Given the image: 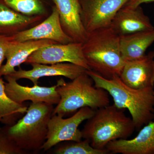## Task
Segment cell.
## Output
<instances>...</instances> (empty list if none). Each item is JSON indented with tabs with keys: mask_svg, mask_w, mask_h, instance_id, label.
Segmentation results:
<instances>
[{
	"mask_svg": "<svg viewBox=\"0 0 154 154\" xmlns=\"http://www.w3.org/2000/svg\"><path fill=\"white\" fill-rule=\"evenodd\" d=\"M86 72L95 85L107 91L119 109H128L139 130L154 119V88L136 89L127 85L119 76L106 79L92 70Z\"/></svg>",
	"mask_w": 154,
	"mask_h": 154,
	"instance_id": "6da1fadb",
	"label": "cell"
},
{
	"mask_svg": "<svg viewBox=\"0 0 154 154\" xmlns=\"http://www.w3.org/2000/svg\"><path fill=\"white\" fill-rule=\"evenodd\" d=\"M82 44L91 70L107 79L120 76L125 62L120 51V36L111 27L88 33Z\"/></svg>",
	"mask_w": 154,
	"mask_h": 154,
	"instance_id": "7a4b0ae2",
	"label": "cell"
},
{
	"mask_svg": "<svg viewBox=\"0 0 154 154\" xmlns=\"http://www.w3.org/2000/svg\"><path fill=\"white\" fill-rule=\"evenodd\" d=\"M125 110L113 104L95 110L82 131L83 138L98 149H106L112 141L128 139L136 128L132 119L125 115Z\"/></svg>",
	"mask_w": 154,
	"mask_h": 154,
	"instance_id": "3957f363",
	"label": "cell"
},
{
	"mask_svg": "<svg viewBox=\"0 0 154 154\" xmlns=\"http://www.w3.org/2000/svg\"><path fill=\"white\" fill-rule=\"evenodd\" d=\"M61 79L60 85L57 88L60 100L54 109L52 115L64 117L82 107L96 110L110 105L109 94L104 89L96 87L86 71L69 82Z\"/></svg>",
	"mask_w": 154,
	"mask_h": 154,
	"instance_id": "277c9868",
	"label": "cell"
},
{
	"mask_svg": "<svg viewBox=\"0 0 154 154\" xmlns=\"http://www.w3.org/2000/svg\"><path fill=\"white\" fill-rule=\"evenodd\" d=\"M53 105L32 102L24 116L14 125H6L10 137L25 151L37 152L46 140Z\"/></svg>",
	"mask_w": 154,
	"mask_h": 154,
	"instance_id": "5b68a950",
	"label": "cell"
},
{
	"mask_svg": "<svg viewBox=\"0 0 154 154\" xmlns=\"http://www.w3.org/2000/svg\"><path fill=\"white\" fill-rule=\"evenodd\" d=\"M95 111L86 107L81 108L68 118L64 119L60 115H52L48 122L46 140L41 149L47 151L63 142L82 140V132L79 129V126L83 122L93 116Z\"/></svg>",
	"mask_w": 154,
	"mask_h": 154,
	"instance_id": "8992f818",
	"label": "cell"
},
{
	"mask_svg": "<svg viewBox=\"0 0 154 154\" xmlns=\"http://www.w3.org/2000/svg\"><path fill=\"white\" fill-rule=\"evenodd\" d=\"M56 44L35 51L25 63L44 64L70 63L91 70L84 54L82 43L73 42L67 44Z\"/></svg>",
	"mask_w": 154,
	"mask_h": 154,
	"instance_id": "52a82bcc",
	"label": "cell"
},
{
	"mask_svg": "<svg viewBox=\"0 0 154 154\" xmlns=\"http://www.w3.org/2000/svg\"><path fill=\"white\" fill-rule=\"evenodd\" d=\"M128 0H80L81 19L88 33L110 27L116 14Z\"/></svg>",
	"mask_w": 154,
	"mask_h": 154,
	"instance_id": "ba28073f",
	"label": "cell"
},
{
	"mask_svg": "<svg viewBox=\"0 0 154 154\" xmlns=\"http://www.w3.org/2000/svg\"><path fill=\"white\" fill-rule=\"evenodd\" d=\"M5 76L7 81L5 83L6 94L11 100L18 104H23L25 101H30L33 103L44 102L54 105H57L60 100L57 88L60 85L61 79L58 80L56 85L51 87H41L36 85L29 87L19 85L17 80L10 75Z\"/></svg>",
	"mask_w": 154,
	"mask_h": 154,
	"instance_id": "9c48e42d",
	"label": "cell"
},
{
	"mask_svg": "<svg viewBox=\"0 0 154 154\" xmlns=\"http://www.w3.org/2000/svg\"><path fill=\"white\" fill-rule=\"evenodd\" d=\"M41 39H49L60 44L74 42L63 29L59 14L56 7L44 22L31 29L17 33L12 38L13 41L19 42Z\"/></svg>",
	"mask_w": 154,
	"mask_h": 154,
	"instance_id": "30bf717a",
	"label": "cell"
},
{
	"mask_svg": "<svg viewBox=\"0 0 154 154\" xmlns=\"http://www.w3.org/2000/svg\"><path fill=\"white\" fill-rule=\"evenodd\" d=\"M149 54L136 60L126 62L119 77L131 88H154V60Z\"/></svg>",
	"mask_w": 154,
	"mask_h": 154,
	"instance_id": "8fae6325",
	"label": "cell"
},
{
	"mask_svg": "<svg viewBox=\"0 0 154 154\" xmlns=\"http://www.w3.org/2000/svg\"><path fill=\"white\" fill-rule=\"evenodd\" d=\"M32 69L25 70L19 68V70L9 75L15 79H28L34 84L38 85L40 78L45 77L63 76L70 80H73L87 70L85 69L72 63H57L50 64L32 63L30 64Z\"/></svg>",
	"mask_w": 154,
	"mask_h": 154,
	"instance_id": "7c38bea8",
	"label": "cell"
},
{
	"mask_svg": "<svg viewBox=\"0 0 154 154\" xmlns=\"http://www.w3.org/2000/svg\"><path fill=\"white\" fill-rule=\"evenodd\" d=\"M105 149L112 154H154V121L145 125L134 138L112 141Z\"/></svg>",
	"mask_w": 154,
	"mask_h": 154,
	"instance_id": "4fadbf2b",
	"label": "cell"
},
{
	"mask_svg": "<svg viewBox=\"0 0 154 154\" xmlns=\"http://www.w3.org/2000/svg\"><path fill=\"white\" fill-rule=\"evenodd\" d=\"M64 30L75 42L83 43L88 33L81 19L80 0H53Z\"/></svg>",
	"mask_w": 154,
	"mask_h": 154,
	"instance_id": "5bb4252c",
	"label": "cell"
},
{
	"mask_svg": "<svg viewBox=\"0 0 154 154\" xmlns=\"http://www.w3.org/2000/svg\"><path fill=\"white\" fill-rule=\"evenodd\" d=\"M110 27L119 36L154 29L140 6L135 8L122 7L116 14Z\"/></svg>",
	"mask_w": 154,
	"mask_h": 154,
	"instance_id": "9a60e30c",
	"label": "cell"
},
{
	"mask_svg": "<svg viewBox=\"0 0 154 154\" xmlns=\"http://www.w3.org/2000/svg\"><path fill=\"white\" fill-rule=\"evenodd\" d=\"M57 42L49 39L16 42L11 40L6 50L7 62L0 69V77L7 75L16 71L15 68L25 63L27 58L35 51Z\"/></svg>",
	"mask_w": 154,
	"mask_h": 154,
	"instance_id": "2e32d148",
	"label": "cell"
},
{
	"mask_svg": "<svg viewBox=\"0 0 154 154\" xmlns=\"http://www.w3.org/2000/svg\"><path fill=\"white\" fill-rule=\"evenodd\" d=\"M154 42V29L120 36L122 56L125 62L143 57Z\"/></svg>",
	"mask_w": 154,
	"mask_h": 154,
	"instance_id": "e0dca14e",
	"label": "cell"
},
{
	"mask_svg": "<svg viewBox=\"0 0 154 154\" xmlns=\"http://www.w3.org/2000/svg\"><path fill=\"white\" fill-rule=\"evenodd\" d=\"M5 82L0 79V116L1 122L11 126L17 122L20 116L25 114L28 107L14 102L8 96L5 90Z\"/></svg>",
	"mask_w": 154,
	"mask_h": 154,
	"instance_id": "ac0fdd59",
	"label": "cell"
},
{
	"mask_svg": "<svg viewBox=\"0 0 154 154\" xmlns=\"http://www.w3.org/2000/svg\"><path fill=\"white\" fill-rule=\"evenodd\" d=\"M68 142L57 147L54 153L56 154H107L109 153L106 149H98L91 145L88 140L80 141H67Z\"/></svg>",
	"mask_w": 154,
	"mask_h": 154,
	"instance_id": "d6986e66",
	"label": "cell"
},
{
	"mask_svg": "<svg viewBox=\"0 0 154 154\" xmlns=\"http://www.w3.org/2000/svg\"><path fill=\"white\" fill-rule=\"evenodd\" d=\"M9 7L25 15L40 14L44 11L38 0H5Z\"/></svg>",
	"mask_w": 154,
	"mask_h": 154,
	"instance_id": "ffe728a7",
	"label": "cell"
},
{
	"mask_svg": "<svg viewBox=\"0 0 154 154\" xmlns=\"http://www.w3.org/2000/svg\"><path fill=\"white\" fill-rule=\"evenodd\" d=\"M31 21L30 18L21 15L0 4V26H11L25 24Z\"/></svg>",
	"mask_w": 154,
	"mask_h": 154,
	"instance_id": "44dd1931",
	"label": "cell"
},
{
	"mask_svg": "<svg viewBox=\"0 0 154 154\" xmlns=\"http://www.w3.org/2000/svg\"><path fill=\"white\" fill-rule=\"evenodd\" d=\"M27 152L17 145L7 132L6 126L0 130V154H24Z\"/></svg>",
	"mask_w": 154,
	"mask_h": 154,
	"instance_id": "7402d4cb",
	"label": "cell"
},
{
	"mask_svg": "<svg viewBox=\"0 0 154 154\" xmlns=\"http://www.w3.org/2000/svg\"><path fill=\"white\" fill-rule=\"evenodd\" d=\"M12 38H8L6 37L0 36V69L2 63L5 57L6 50L9 42Z\"/></svg>",
	"mask_w": 154,
	"mask_h": 154,
	"instance_id": "603a6c76",
	"label": "cell"
},
{
	"mask_svg": "<svg viewBox=\"0 0 154 154\" xmlns=\"http://www.w3.org/2000/svg\"><path fill=\"white\" fill-rule=\"evenodd\" d=\"M154 2V0H128L124 7L135 8L140 6L142 4Z\"/></svg>",
	"mask_w": 154,
	"mask_h": 154,
	"instance_id": "cb8c5ba5",
	"label": "cell"
},
{
	"mask_svg": "<svg viewBox=\"0 0 154 154\" xmlns=\"http://www.w3.org/2000/svg\"><path fill=\"white\" fill-rule=\"evenodd\" d=\"M2 116H0V122L1 121V120H2ZM1 128H0V130H1Z\"/></svg>",
	"mask_w": 154,
	"mask_h": 154,
	"instance_id": "d4e9b609",
	"label": "cell"
}]
</instances>
